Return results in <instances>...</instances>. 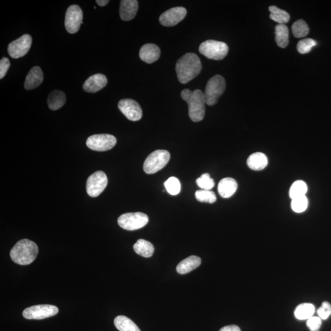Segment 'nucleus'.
Wrapping results in <instances>:
<instances>
[{"instance_id": "obj_1", "label": "nucleus", "mask_w": 331, "mask_h": 331, "mask_svg": "<svg viewBox=\"0 0 331 331\" xmlns=\"http://www.w3.org/2000/svg\"><path fill=\"white\" fill-rule=\"evenodd\" d=\"M202 70V62L196 54L187 53L177 61L176 70L180 83L186 84L200 75Z\"/></svg>"}, {"instance_id": "obj_2", "label": "nucleus", "mask_w": 331, "mask_h": 331, "mask_svg": "<svg viewBox=\"0 0 331 331\" xmlns=\"http://www.w3.org/2000/svg\"><path fill=\"white\" fill-rule=\"evenodd\" d=\"M181 97L188 104V114L191 120L194 122L203 120L205 116L206 100L202 90L191 91L189 89H184L181 92Z\"/></svg>"}, {"instance_id": "obj_3", "label": "nucleus", "mask_w": 331, "mask_h": 331, "mask_svg": "<svg viewBox=\"0 0 331 331\" xmlns=\"http://www.w3.org/2000/svg\"><path fill=\"white\" fill-rule=\"evenodd\" d=\"M38 247L29 239L19 240L11 249V259L19 265H28L35 261L38 254Z\"/></svg>"}, {"instance_id": "obj_4", "label": "nucleus", "mask_w": 331, "mask_h": 331, "mask_svg": "<svg viewBox=\"0 0 331 331\" xmlns=\"http://www.w3.org/2000/svg\"><path fill=\"white\" fill-rule=\"evenodd\" d=\"M170 154L165 150H157L153 152L144 161V172L147 174L156 173L165 168L170 160Z\"/></svg>"}, {"instance_id": "obj_5", "label": "nucleus", "mask_w": 331, "mask_h": 331, "mask_svg": "<svg viewBox=\"0 0 331 331\" xmlns=\"http://www.w3.org/2000/svg\"><path fill=\"white\" fill-rule=\"evenodd\" d=\"M226 89L225 79L220 75H216L209 79L206 85L205 94L206 104L214 106L224 93Z\"/></svg>"}, {"instance_id": "obj_6", "label": "nucleus", "mask_w": 331, "mask_h": 331, "mask_svg": "<svg viewBox=\"0 0 331 331\" xmlns=\"http://www.w3.org/2000/svg\"><path fill=\"white\" fill-rule=\"evenodd\" d=\"M199 50L206 57L212 60H222L227 55L229 48L225 42L208 40L201 44Z\"/></svg>"}, {"instance_id": "obj_7", "label": "nucleus", "mask_w": 331, "mask_h": 331, "mask_svg": "<svg viewBox=\"0 0 331 331\" xmlns=\"http://www.w3.org/2000/svg\"><path fill=\"white\" fill-rule=\"evenodd\" d=\"M149 222V217L142 212L126 213L118 219V224L124 230L135 231L145 226Z\"/></svg>"}, {"instance_id": "obj_8", "label": "nucleus", "mask_w": 331, "mask_h": 331, "mask_svg": "<svg viewBox=\"0 0 331 331\" xmlns=\"http://www.w3.org/2000/svg\"><path fill=\"white\" fill-rule=\"evenodd\" d=\"M117 140L111 135L100 134L91 136L87 139L86 144L92 151L104 152L109 151L115 146Z\"/></svg>"}, {"instance_id": "obj_9", "label": "nucleus", "mask_w": 331, "mask_h": 331, "mask_svg": "<svg viewBox=\"0 0 331 331\" xmlns=\"http://www.w3.org/2000/svg\"><path fill=\"white\" fill-rule=\"evenodd\" d=\"M58 313V308L55 305L41 304L25 308L23 316L28 319H43L54 316Z\"/></svg>"}, {"instance_id": "obj_10", "label": "nucleus", "mask_w": 331, "mask_h": 331, "mask_svg": "<svg viewBox=\"0 0 331 331\" xmlns=\"http://www.w3.org/2000/svg\"><path fill=\"white\" fill-rule=\"evenodd\" d=\"M83 19L81 8L76 5L70 6L65 14L64 25L67 32L71 34L77 33L83 24Z\"/></svg>"}, {"instance_id": "obj_11", "label": "nucleus", "mask_w": 331, "mask_h": 331, "mask_svg": "<svg viewBox=\"0 0 331 331\" xmlns=\"http://www.w3.org/2000/svg\"><path fill=\"white\" fill-rule=\"evenodd\" d=\"M107 177L104 172H95L88 178L86 189L90 196L95 197L99 196L106 188Z\"/></svg>"}, {"instance_id": "obj_12", "label": "nucleus", "mask_w": 331, "mask_h": 331, "mask_svg": "<svg viewBox=\"0 0 331 331\" xmlns=\"http://www.w3.org/2000/svg\"><path fill=\"white\" fill-rule=\"evenodd\" d=\"M32 44V36L25 34L16 40L11 42L8 48V53L13 58L22 57L30 50Z\"/></svg>"}, {"instance_id": "obj_13", "label": "nucleus", "mask_w": 331, "mask_h": 331, "mask_svg": "<svg viewBox=\"0 0 331 331\" xmlns=\"http://www.w3.org/2000/svg\"><path fill=\"white\" fill-rule=\"evenodd\" d=\"M118 108L128 120L139 121L143 117V110L138 103L131 99H123L119 101Z\"/></svg>"}, {"instance_id": "obj_14", "label": "nucleus", "mask_w": 331, "mask_h": 331, "mask_svg": "<svg viewBox=\"0 0 331 331\" xmlns=\"http://www.w3.org/2000/svg\"><path fill=\"white\" fill-rule=\"evenodd\" d=\"M187 11L185 8L175 7L165 11L160 17V24L165 27H174L185 19Z\"/></svg>"}, {"instance_id": "obj_15", "label": "nucleus", "mask_w": 331, "mask_h": 331, "mask_svg": "<svg viewBox=\"0 0 331 331\" xmlns=\"http://www.w3.org/2000/svg\"><path fill=\"white\" fill-rule=\"evenodd\" d=\"M107 79L102 74H96L88 78L83 85L85 91L89 93H96L100 91L106 86Z\"/></svg>"}, {"instance_id": "obj_16", "label": "nucleus", "mask_w": 331, "mask_h": 331, "mask_svg": "<svg viewBox=\"0 0 331 331\" xmlns=\"http://www.w3.org/2000/svg\"><path fill=\"white\" fill-rule=\"evenodd\" d=\"M138 10V2L137 0H122L120 2V16L124 21L134 19Z\"/></svg>"}, {"instance_id": "obj_17", "label": "nucleus", "mask_w": 331, "mask_h": 331, "mask_svg": "<svg viewBox=\"0 0 331 331\" xmlns=\"http://www.w3.org/2000/svg\"><path fill=\"white\" fill-rule=\"evenodd\" d=\"M161 54L159 47L154 44H146L141 48L140 57L147 63H153L159 59Z\"/></svg>"}, {"instance_id": "obj_18", "label": "nucleus", "mask_w": 331, "mask_h": 331, "mask_svg": "<svg viewBox=\"0 0 331 331\" xmlns=\"http://www.w3.org/2000/svg\"><path fill=\"white\" fill-rule=\"evenodd\" d=\"M44 75L41 68L33 67L28 73L25 79L24 86L25 89L30 90L38 87L43 82Z\"/></svg>"}, {"instance_id": "obj_19", "label": "nucleus", "mask_w": 331, "mask_h": 331, "mask_svg": "<svg viewBox=\"0 0 331 331\" xmlns=\"http://www.w3.org/2000/svg\"><path fill=\"white\" fill-rule=\"evenodd\" d=\"M237 183L236 180L231 177L224 178L220 181L218 185V191L223 198H229L233 196L237 191Z\"/></svg>"}, {"instance_id": "obj_20", "label": "nucleus", "mask_w": 331, "mask_h": 331, "mask_svg": "<svg viewBox=\"0 0 331 331\" xmlns=\"http://www.w3.org/2000/svg\"><path fill=\"white\" fill-rule=\"evenodd\" d=\"M249 168L253 171H261L267 168L268 165V158L261 152H255L249 156L247 161Z\"/></svg>"}, {"instance_id": "obj_21", "label": "nucleus", "mask_w": 331, "mask_h": 331, "mask_svg": "<svg viewBox=\"0 0 331 331\" xmlns=\"http://www.w3.org/2000/svg\"><path fill=\"white\" fill-rule=\"evenodd\" d=\"M202 264V259L199 256L192 255L179 263L176 271L180 274H185L199 267Z\"/></svg>"}, {"instance_id": "obj_22", "label": "nucleus", "mask_w": 331, "mask_h": 331, "mask_svg": "<svg viewBox=\"0 0 331 331\" xmlns=\"http://www.w3.org/2000/svg\"><path fill=\"white\" fill-rule=\"evenodd\" d=\"M66 100V95L64 92L60 90H53L48 96V106L51 110H56L63 106Z\"/></svg>"}, {"instance_id": "obj_23", "label": "nucleus", "mask_w": 331, "mask_h": 331, "mask_svg": "<svg viewBox=\"0 0 331 331\" xmlns=\"http://www.w3.org/2000/svg\"><path fill=\"white\" fill-rule=\"evenodd\" d=\"M134 248L136 253L145 257H151L155 250L154 245L144 239H139L134 245Z\"/></svg>"}, {"instance_id": "obj_24", "label": "nucleus", "mask_w": 331, "mask_h": 331, "mask_svg": "<svg viewBox=\"0 0 331 331\" xmlns=\"http://www.w3.org/2000/svg\"><path fill=\"white\" fill-rule=\"evenodd\" d=\"M114 324L119 331H141L137 325L125 316H117L114 319Z\"/></svg>"}, {"instance_id": "obj_25", "label": "nucleus", "mask_w": 331, "mask_h": 331, "mask_svg": "<svg viewBox=\"0 0 331 331\" xmlns=\"http://www.w3.org/2000/svg\"><path fill=\"white\" fill-rule=\"evenodd\" d=\"M276 40L278 46L281 48L287 47L289 44V30L287 25H277L276 27Z\"/></svg>"}, {"instance_id": "obj_26", "label": "nucleus", "mask_w": 331, "mask_h": 331, "mask_svg": "<svg viewBox=\"0 0 331 331\" xmlns=\"http://www.w3.org/2000/svg\"><path fill=\"white\" fill-rule=\"evenodd\" d=\"M315 308L312 304L304 303L298 305L294 311V315L300 320H304L312 317L315 313Z\"/></svg>"}, {"instance_id": "obj_27", "label": "nucleus", "mask_w": 331, "mask_h": 331, "mask_svg": "<svg viewBox=\"0 0 331 331\" xmlns=\"http://www.w3.org/2000/svg\"><path fill=\"white\" fill-rule=\"evenodd\" d=\"M307 191L308 186L304 181L296 180L291 186L289 191L290 197L291 200H293L297 197L304 196Z\"/></svg>"}, {"instance_id": "obj_28", "label": "nucleus", "mask_w": 331, "mask_h": 331, "mask_svg": "<svg viewBox=\"0 0 331 331\" xmlns=\"http://www.w3.org/2000/svg\"><path fill=\"white\" fill-rule=\"evenodd\" d=\"M269 10L271 12V19L279 24L285 25L289 22L290 16L289 14L286 12L285 11L280 9V8L274 7V6H272V7L269 8Z\"/></svg>"}, {"instance_id": "obj_29", "label": "nucleus", "mask_w": 331, "mask_h": 331, "mask_svg": "<svg viewBox=\"0 0 331 331\" xmlns=\"http://www.w3.org/2000/svg\"><path fill=\"white\" fill-rule=\"evenodd\" d=\"M292 32L296 38H304L309 33V28L303 20H298L293 25Z\"/></svg>"}, {"instance_id": "obj_30", "label": "nucleus", "mask_w": 331, "mask_h": 331, "mask_svg": "<svg viewBox=\"0 0 331 331\" xmlns=\"http://www.w3.org/2000/svg\"><path fill=\"white\" fill-rule=\"evenodd\" d=\"M195 197L198 202L213 204L217 201V196L214 192L211 190L200 189L195 193Z\"/></svg>"}, {"instance_id": "obj_31", "label": "nucleus", "mask_w": 331, "mask_h": 331, "mask_svg": "<svg viewBox=\"0 0 331 331\" xmlns=\"http://www.w3.org/2000/svg\"><path fill=\"white\" fill-rule=\"evenodd\" d=\"M308 200L306 196L295 198L291 201V209L296 213H302L307 210Z\"/></svg>"}, {"instance_id": "obj_32", "label": "nucleus", "mask_w": 331, "mask_h": 331, "mask_svg": "<svg viewBox=\"0 0 331 331\" xmlns=\"http://www.w3.org/2000/svg\"><path fill=\"white\" fill-rule=\"evenodd\" d=\"M165 186L167 191L171 195H177L180 192L181 185L177 178L171 177L165 182Z\"/></svg>"}, {"instance_id": "obj_33", "label": "nucleus", "mask_w": 331, "mask_h": 331, "mask_svg": "<svg viewBox=\"0 0 331 331\" xmlns=\"http://www.w3.org/2000/svg\"><path fill=\"white\" fill-rule=\"evenodd\" d=\"M196 182L200 188L205 190H211L215 186L214 179L207 173L204 174L200 178H197Z\"/></svg>"}, {"instance_id": "obj_34", "label": "nucleus", "mask_w": 331, "mask_h": 331, "mask_svg": "<svg viewBox=\"0 0 331 331\" xmlns=\"http://www.w3.org/2000/svg\"><path fill=\"white\" fill-rule=\"evenodd\" d=\"M316 42L313 39L306 38L299 41L297 49L301 54H305L310 52L313 47L316 46Z\"/></svg>"}, {"instance_id": "obj_35", "label": "nucleus", "mask_w": 331, "mask_h": 331, "mask_svg": "<svg viewBox=\"0 0 331 331\" xmlns=\"http://www.w3.org/2000/svg\"><path fill=\"white\" fill-rule=\"evenodd\" d=\"M319 318L326 320L331 315V305L328 302H323L317 310Z\"/></svg>"}, {"instance_id": "obj_36", "label": "nucleus", "mask_w": 331, "mask_h": 331, "mask_svg": "<svg viewBox=\"0 0 331 331\" xmlns=\"http://www.w3.org/2000/svg\"><path fill=\"white\" fill-rule=\"evenodd\" d=\"M307 326L310 331H319L321 326V319L317 316H312L307 319Z\"/></svg>"}, {"instance_id": "obj_37", "label": "nucleus", "mask_w": 331, "mask_h": 331, "mask_svg": "<svg viewBox=\"0 0 331 331\" xmlns=\"http://www.w3.org/2000/svg\"><path fill=\"white\" fill-rule=\"evenodd\" d=\"M10 67V61L8 58H3L0 61V79L5 77Z\"/></svg>"}, {"instance_id": "obj_38", "label": "nucleus", "mask_w": 331, "mask_h": 331, "mask_svg": "<svg viewBox=\"0 0 331 331\" xmlns=\"http://www.w3.org/2000/svg\"><path fill=\"white\" fill-rule=\"evenodd\" d=\"M220 331H241V330L236 325H230V326L222 327Z\"/></svg>"}, {"instance_id": "obj_39", "label": "nucleus", "mask_w": 331, "mask_h": 331, "mask_svg": "<svg viewBox=\"0 0 331 331\" xmlns=\"http://www.w3.org/2000/svg\"><path fill=\"white\" fill-rule=\"evenodd\" d=\"M96 2L100 7H105L106 5L109 4V0H97Z\"/></svg>"}]
</instances>
